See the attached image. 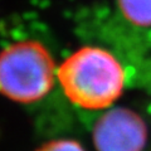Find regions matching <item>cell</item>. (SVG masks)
Instances as JSON below:
<instances>
[{
	"instance_id": "cell-1",
	"label": "cell",
	"mask_w": 151,
	"mask_h": 151,
	"mask_svg": "<svg viewBox=\"0 0 151 151\" xmlns=\"http://www.w3.org/2000/svg\"><path fill=\"white\" fill-rule=\"evenodd\" d=\"M65 97L84 110H105L124 92L125 69L117 58L101 47H82L57 69Z\"/></svg>"
},
{
	"instance_id": "cell-2",
	"label": "cell",
	"mask_w": 151,
	"mask_h": 151,
	"mask_svg": "<svg viewBox=\"0 0 151 151\" xmlns=\"http://www.w3.org/2000/svg\"><path fill=\"white\" fill-rule=\"evenodd\" d=\"M57 68L48 48L37 40H19L0 50V94L23 105L50 92Z\"/></svg>"
},
{
	"instance_id": "cell-3",
	"label": "cell",
	"mask_w": 151,
	"mask_h": 151,
	"mask_svg": "<svg viewBox=\"0 0 151 151\" xmlns=\"http://www.w3.org/2000/svg\"><path fill=\"white\" fill-rule=\"evenodd\" d=\"M92 137L97 151H142L147 127L135 111L116 107L97 120Z\"/></svg>"
},
{
	"instance_id": "cell-4",
	"label": "cell",
	"mask_w": 151,
	"mask_h": 151,
	"mask_svg": "<svg viewBox=\"0 0 151 151\" xmlns=\"http://www.w3.org/2000/svg\"><path fill=\"white\" fill-rule=\"evenodd\" d=\"M119 10L129 23L151 28V0H116Z\"/></svg>"
},
{
	"instance_id": "cell-5",
	"label": "cell",
	"mask_w": 151,
	"mask_h": 151,
	"mask_svg": "<svg viewBox=\"0 0 151 151\" xmlns=\"http://www.w3.org/2000/svg\"><path fill=\"white\" fill-rule=\"evenodd\" d=\"M35 151H86V150L76 140L58 139V140L47 141L43 145H40Z\"/></svg>"
}]
</instances>
